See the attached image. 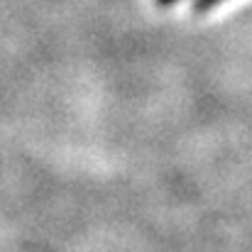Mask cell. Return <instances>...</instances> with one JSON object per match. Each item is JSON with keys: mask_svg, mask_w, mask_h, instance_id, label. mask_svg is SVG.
Masks as SVG:
<instances>
[{"mask_svg": "<svg viewBox=\"0 0 252 252\" xmlns=\"http://www.w3.org/2000/svg\"><path fill=\"white\" fill-rule=\"evenodd\" d=\"M223 0H196V10H201V12H206V10H211V7H216V5H220Z\"/></svg>", "mask_w": 252, "mask_h": 252, "instance_id": "obj_1", "label": "cell"}]
</instances>
